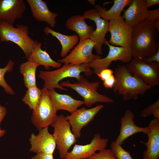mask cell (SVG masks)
Returning a JSON list of instances; mask_svg holds the SVG:
<instances>
[{"mask_svg": "<svg viewBox=\"0 0 159 159\" xmlns=\"http://www.w3.org/2000/svg\"><path fill=\"white\" fill-rule=\"evenodd\" d=\"M88 1L91 4L94 5L95 4V0H89Z\"/></svg>", "mask_w": 159, "mask_h": 159, "instance_id": "41", "label": "cell"}, {"mask_svg": "<svg viewBox=\"0 0 159 159\" xmlns=\"http://www.w3.org/2000/svg\"><path fill=\"white\" fill-rule=\"evenodd\" d=\"M44 32L46 35L50 34L59 41L62 46L60 56L63 58L67 55L69 52L77 44L79 40V38L77 34L64 35L53 30L48 26L44 28Z\"/></svg>", "mask_w": 159, "mask_h": 159, "instance_id": "24", "label": "cell"}, {"mask_svg": "<svg viewBox=\"0 0 159 159\" xmlns=\"http://www.w3.org/2000/svg\"><path fill=\"white\" fill-rule=\"evenodd\" d=\"M16 26L15 27L13 24L0 21V41L1 42H11L16 44L28 59L38 42L29 36L27 26L20 24Z\"/></svg>", "mask_w": 159, "mask_h": 159, "instance_id": "4", "label": "cell"}, {"mask_svg": "<svg viewBox=\"0 0 159 159\" xmlns=\"http://www.w3.org/2000/svg\"><path fill=\"white\" fill-rule=\"evenodd\" d=\"M6 111L5 107L0 105V124L6 114Z\"/></svg>", "mask_w": 159, "mask_h": 159, "instance_id": "37", "label": "cell"}, {"mask_svg": "<svg viewBox=\"0 0 159 159\" xmlns=\"http://www.w3.org/2000/svg\"><path fill=\"white\" fill-rule=\"evenodd\" d=\"M108 141V138H102L99 134L96 133L90 143L85 145L75 144L65 159H87L97 151L105 148Z\"/></svg>", "mask_w": 159, "mask_h": 159, "instance_id": "14", "label": "cell"}, {"mask_svg": "<svg viewBox=\"0 0 159 159\" xmlns=\"http://www.w3.org/2000/svg\"><path fill=\"white\" fill-rule=\"evenodd\" d=\"M41 90L40 99L31 117L32 124L38 130L51 125L57 116L48 90L43 88Z\"/></svg>", "mask_w": 159, "mask_h": 159, "instance_id": "6", "label": "cell"}, {"mask_svg": "<svg viewBox=\"0 0 159 159\" xmlns=\"http://www.w3.org/2000/svg\"><path fill=\"white\" fill-rule=\"evenodd\" d=\"M111 150L117 159H133L130 153L122 147L121 145L112 142L110 145Z\"/></svg>", "mask_w": 159, "mask_h": 159, "instance_id": "29", "label": "cell"}, {"mask_svg": "<svg viewBox=\"0 0 159 159\" xmlns=\"http://www.w3.org/2000/svg\"><path fill=\"white\" fill-rule=\"evenodd\" d=\"M159 4V0H145V5L148 9L153 5Z\"/></svg>", "mask_w": 159, "mask_h": 159, "instance_id": "38", "label": "cell"}, {"mask_svg": "<svg viewBox=\"0 0 159 159\" xmlns=\"http://www.w3.org/2000/svg\"><path fill=\"white\" fill-rule=\"evenodd\" d=\"M6 131L4 130H0V138L3 136L6 133Z\"/></svg>", "mask_w": 159, "mask_h": 159, "instance_id": "40", "label": "cell"}, {"mask_svg": "<svg viewBox=\"0 0 159 159\" xmlns=\"http://www.w3.org/2000/svg\"><path fill=\"white\" fill-rule=\"evenodd\" d=\"M134 118V113L129 109L126 111L123 116L121 117L120 133L115 141L116 143L122 145L127 139L136 133H147L148 127H144L137 126L135 123Z\"/></svg>", "mask_w": 159, "mask_h": 159, "instance_id": "17", "label": "cell"}, {"mask_svg": "<svg viewBox=\"0 0 159 159\" xmlns=\"http://www.w3.org/2000/svg\"><path fill=\"white\" fill-rule=\"evenodd\" d=\"M83 16L85 19H89L95 24L96 29L90 39L95 43L94 48L97 55L100 56L102 54V45L107 41L105 36L108 32L109 21L102 18L95 9L85 11Z\"/></svg>", "mask_w": 159, "mask_h": 159, "instance_id": "13", "label": "cell"}, {"mask_svg": "<svg viewBox=\"0 0 159 159\" xmlns=\"http://www.w3.org/2000/svg\"><path fill=\"white\" fill-rule=\"evenodd\" d=\"M48 90L57 111L63 110L71 114L84 104L83 101L75 99L68 95L59 93L54 89Z\"/></svg>", "mask_w": 159, "mask_h": 159, "instance_id": "21", "label": "cell"}, {"mask_svg": "<svg viewBox=\"0 0 159 159\" xmlns=\"http://www.w3.org/2000/svg\"><path fill=\"white\" fill-rule=\"evenodd\" d=\"M48 128L46 127L41 129L37 135L31 134L29 139L30 151L36 154H53L56 144L52 134L50 133Z\"/></svg>", "mask_w": 159, "mask_h": 159, "instance_id": "15", "label": "cell"}, {"mask_svg": "<svg viewBox=\"0 0 159 159\" xmlns=\"http://www.w3.org/2000/svg\"><path fill=\"white\" fill-rule=\"evenodd\" d=\"M104 106L99 104L93 108L87 109L82 107L77 109L71 115L65 116L69 122L72 131L77 138L81 136V131L94 119Z\"/></svg>", "mask_w": 159, "mask_h": 159, "instance_id": "12", "label": "cell"}, {"mask_svg": "<svg viewBox=\"0 0 159 159\" xmlns=\"http://www.w3.org/2000/svg\"><path fill=\"white\" fill-rule=\"evenodd\" d=\"M140 115L143 117L153 115L155 118L159 119V100L144 108L142 111Z\"/></svg>", "mask_w": 159, "mask_h": 159, "instance_id": "30", "label": "cell"}, {"mask_svg": "<svg viewBox=\"0 0 159 159\" xmlns=\"http://www.w3.org/2000/svg\"><path fill=\"white\" fill-rule=\"evenodd\" d=\"M1 128L0 127V130H1Z\"/></svg>", "mask_w": 159, "mask_h": 159, "instance_id": "42", "label": "cell"}, {"mask_svg": "<svg viewBox=\"0 0 159 159\" xmlns=\"http://www.w3.org/2000/svg\"><path fill=\"white\" fill-rule=\"evenodd\" d=\"M22 101L33 110L36 108L40 99L42 90L37 86L27 88Z\"/></svg>", "mask_w": 159, "mask_h": 159, "instance_id": "27", "label": "cell"}, {"mask_svg": "<svg viewBox=\"0 0 159 159\" xmlns=\"http://www.w3.org/2000/svg\"><path fill=\"white\" fill-rule=\"evenodd\" d=\"M26 9L23 0H0V21L13 24L22 18Z\"/></svg>", "mask_w": 159, "mask_h": 159, "instance_id": "16", "label": "cell"}, {"mask_svg": "<svg viewBox=\"0 0 159 159\" xmlns=\"http://www.w3.org/2000/svg\"><path fill=\"white\" fill-rule=\"evenodd\" d=\"M148 11L145 0H132L122 16L126 22L133 28L146 19Z\"/></svg>", "mask_w": 159, "mask_h": 159, "instance_id": "19", "label": "cell"}, {"mask_svg": "<svg viewBox=\"0 0 159 159\" xmlns=\"http://www.w3.org/2000/svg\"><path fill=\"white\" fill-rule=\"evenodd\" d=\"M14 62L10 59L8 61L6 66L3 68H0V86L4 89V91L8 94L14 95L15 92L12 88L6 82L4 76L7 72H10L13 70Z\"/></svg>", "mask_w": 159, "mask_h": 159, "instance_id": "28", "label": "cell"}, {"mask_svg": "<svg viewBox=\"0 0 159 159\" xmlns=\"http://www.w3.org/2000/svg\"><path fill=\"white\" fill-rule=\"evenodd\" d=\"M39 66L36 63L28 60L20 64V72L23 77L24 85L27 88L37 86L36 72Z\"/></svg>", "mask_w": 159, "mask_h": 159, "instance_id": "26", "label": "cell"}, {"mask_svg": "<svg viewBox=\"0 0 159 159\" xmlns=\"http://www.w3.org/2000/svg\"><path fill=\"white\" fill-rule=\"evenodd\" d=\"M159 19V9L148 11V16L146 20L154 22Z\"/></svg>", "mask_w": 159, "mask_h": 159, "instance_id": "33", "label": "cell"}, {"mask_svg": "<svg viewBox=\"0 0 159 159\" xmlns=\"http://www.w3.org/2000/svg\"><path fill=\"white\" fill-rule=\"evenodd\" d=\"M115 82L113 91L122 97L124 101L137 100L151 87L140 78L134 76L126 65H117L115 69Z\"/></svg>", "mask_w": 159, "mask_h": 159, "instance_id": "2", "label": "cell"}, {"mask_svg": "<svg viewBox=\"0 0 159 159\" xmlns=\"http://www.w3.org/2000/svg\"><path fill=\"white\" fill-rule=\"evenodd\" d=\"M154 22L146 19L132 28V59L143 60L156 53L159 47L158 36Z\"/></svg>", "mask_w": 159, "mask_h": 159, "instance_id": "1", "label": "cell"}, {"mask_svg": "<svg viewBox=\"0 0 159 159\" xmlns=\"http://www.w3.org/2000/svg\"><path fill=\"white\" fill-rule=\"evenodd\" d=\"M132 1V0H115L112 1L114 2L113 4L108 10L98 4L95 5V9L102 18L109 21L120 17L124 8L129 6Z\"/></svg>", "mask_w": 159, "mask_h": 159, "instance_id": "25", "label": "cell"}, {"mask_svg": "<svg viewBox=\"0 0 159 159\" xmlns=\"http://www.w3.org/2000/svg\"><path fill=\"white\" fill-rule=\"evenodd\" d=\"M142 60L144 62L147 63H150L153 62L159 63V47L158 48L156 54L148 58Z\"/></svg>", "mask_w": 159, "mask_h": 159, "instance_id": "35", "label": "cell"}, {"mask_svg": "<svg viewBox=\"0 0 159 159\" xmlns=\"http://www.w3.org/2000/svg\"><path fill=\"white\" fill-rule=\"evenodd\" d=\"M87 159H117L111 149H104Z\"/></svg>", "mask_w": 159, "mask_h": 159, "instance_id": "31", "label": "cell"}, {"mask_svg": "<svg viewBox=\"0 0 159 159\" xmlns=\"http://www.w3.org/2000/svg\"><path fill=\"white\" fill-rule=\"evenodd\" d=\"M113 70L108 68L102 70L97 74L100 78L103 81L113 75Z\"/></svg>", "mask_w": 159, "mask_h": 159, "instance_id": "32", "label": "cell"}, {"mask_svg": "<svg viewBox=\"0 0 159 159\" xmlns=\"http://www.w3.org/2000/svg\"><path fill=\"white\" fill-rule=\"evenodd\" d=\"M132 27L122 16L109 21L108 30L111 34L109 43L113 46L131 48Z\"/></svg>", "mask_w": 159, "mask_h": 159, "instance_id": "10", "label": "cell"}, {"mask_svg": "<svg viewBox=\"0 0 159 159\" xmlns=\"http://www.w3.org/2000/svg\"><path fill=\"white\" fill-rule=\"evenodd\" d=\"M42 43L40 42H38L36 44L28 60L36 63L39 65L43 66L47 70L49 69L51 67L60 68L61 63L52 59L46 50L42 49Z\"/></svg>", "mask_w": 159, "mask_h": 159, "instance_id": "23", "label": "cell"}, {"mask_svg": "<svg viewBox=\"0 0 159 159\" xmlns=\"http://www.w3.org/2000/svg\"><path fill=\"white\" fill-rule=\"evenodd\" d=\"M31 159H54V158L53 154L39 153L32 157Z\"/></svg>", "mask_w": 159, "mask_h": 159, "instance_id": "36", "label": "cell"}, {"mask_svg": "<svg viewBox=\"0 0 159 159\" xmlns=\"http://www.w3.org/2000/svg\"><path fill=\"white\" fill-rule=\"evenodd\" d=\"M83 16L74 15L67 20L66 26L69 30L75 32L80 41L90 39L94 31L93 27L88 24Z\"/></svg>", "mask_w": 159, "mask_h": 159, "instance_id": "22", "label": "cell"}, {"mask_svg": "<svg viewBox=\"0 0 159 159\" xmlns=\"http://www.w3.org/2000/svg\"><path fill=\"white\" fill-rule=\"evenodd\" d=\"M154 25L155 28L157 32L159 31V19L157 20L154 22Z\"/></svg>", "mask_w": 159, "mask_h": 159, "instance_id": "39", "label": "cell"}, {"mask_svg": "<svg viewBox=\"0 0 159 159\" xmlns=\"http://www.w3.org/2000/svg\"><path fill=\"white\" fill-rule=\"evenodd\" d=\"M148 131L147 134V142L144 144L147 149L144 153L143 159H158L159 157V119L154 118L148 126Z\"/></svg>", "mask_w": 159, "mask_h": 159, "instance_id": "18", "label": "cell"}, {"mask_svg": "<svg viewBox=\"0 0 159 159\" xmlns=\"http://www.w3.org/2000/svg\"><path fill=\"white\" fill-rule=\"evenodd\" d=\"M33 17L37 20L46 22L51 28L54 27L57 13L52 12L46 1L42 0H26Z\"/></svg>", "mask_w": 159, "mask_h": 159, "instance_id": "20", "label": "cell"}, {"mask_svg": "<svg viewBox=\"0 0 159 159\" xmlns=\"http://www.w3.org/2000/svg\"><path fill=\"white\" fill-rule=\"evenodd\" d=\"M77 81V82L72 83L67 80L62 82L60 85L64 87H69L75 91L83 97L84 104L88 107H91L97 102H114V100L111 98L97 92V89L100 85L99 82H89L83 76Z\"/></svg>", "mask_w": 159, "mask_h": 159, "instance_id": "5", "label": "cell"}, {"mask_svg": "<svg viewBox=\"0 0 159 159\" xmlns=\"http://www.w3.org/2000/svg\"><path fill=\"white\" fill-rule=\"evenodd\" d=\"M54 128L52 134L61 158L65 159L71 147L77 142L71 126L62 114L57 115L51 125Z\"/></svg>", "mask_w": 159, "mask_h": 159, "instance_id": "7", "label": "cell"}, {"mask_svg": "<svg viewBox=\"0 0 159 159\" xmlns=\"http://www.w3.org/2000/svg\"><path fill=\"white\" fill-rule=\"evenodd\" d=\"M115 77L113 74L103 81V85L106 89L112 88L115 84Z\"/></svg>", "mask_w": 159, "mask_h": 159, "instance_id": "34", "label": "cell"}, {"mask_svg": "<svg viewBox=\"0 0 159 159\" xmlns=\"http://www.w3.org/2000/svg\"><path fill=\"white\" fill-rule=\"evenodd\" d=\"M105 44L109 48L107 56L89 63L90 67L93 69V73L96 74L102 70L108 68L113 61L119 60L123 63H127L132 59L131 48L112 45L107 41Z\"/></svg>", "mask_w": 159, "mask_h": 159, "instance_id": "9", "label": "cell"}, {"mask_svg": "<svg viewBox=\"0 0 159 159\" xmlns=\"http://www.w3.org/2000/svg\"><path fill=\"white\" fill-rule=\"evenodd\" d=\"M82 72H84L87 76L92 75L93 71L90 66L89 63L79 65L64 64L62 67L54 70H41L39 72L38 77L44 82V88L48 90L57 88L67 90L59 84V82L67 77L75 78L77 80H79L83 76L81 75Z\"/></svg>", "mask_w": 159, "mask_h": 159, "instance_id": "3", "label": "cell"}, {"mask_svg": "<svg viewBox=\"0 0 159 159\" xmlns=\"http://www.w3.org/2000/svg\"><path fill=\"white\" fill-rule=\"evenodd\" d=\"M95 45V43L90 39L79 41L69 54L58 60V62L79 65L100 58V56L94 54L92 53Z\"/></svg>", "mask_w": 159, "mask_h": 159, "instance_id": "11", "label": "cell"}, {"mask_svg": "<svg viewBox=\"0 0 159 159\" xmlns=\"http://www.w3.org/2000/svg\"><path fill=\"white\" fill-rule=\"evenodd\" d=\"M126 66L134 76L151 87L159 85V63H147L142 59H132Z\"/></svg>", "mask_w": 159, "mask_h": 159, "instance_id": "8", "label": "cell"}]
</instances>
